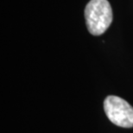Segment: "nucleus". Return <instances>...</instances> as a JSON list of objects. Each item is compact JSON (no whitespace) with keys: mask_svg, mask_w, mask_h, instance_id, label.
Here are the masks:
<instances>
[{"mask_svg":"<svg viewBox=\"0 0 133 133\" xmlns=\"http://www.w3.org/2000/svg\"><path fill=\"white\" fill-rule=\"evenodd\" d=\"M112 10L107 0H90L85 8L87 30L94 36L105 33L112 22Z\"/></svg>","mask_w":133,"mask_h":133,"instance_id":"f257e3e1","label":"nucleus"},{"mask_svg":"<svg viewBox=\"0 0 133 133\" xmlns=\"http://www.w3.org/2000/svg\"><path fill=\"white\" fill-rule=\"evenodd\" d=\"M105 112L111 123L123 128L133 127V107L118 96H108L104 101Z\"/></svg>","mask_w":133,"mask_h":133,"instance_id":"f03ea898","label":"nucleus"}]
</instances>
